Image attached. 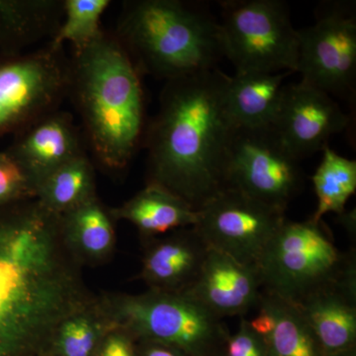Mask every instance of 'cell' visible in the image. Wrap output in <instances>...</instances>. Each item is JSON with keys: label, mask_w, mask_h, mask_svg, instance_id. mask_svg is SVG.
Wrapping results in <instances>:
<instances>
[{"label": "cell", "mask_w": 356, "mask_h": 356, "mask_svg": "<svg viewBox=\"0 0 356 356\" xmlns=\"http://www.w3.org/2000/svg\"><path fill=\"white\" fill-rule=\"evenodd\" d=\"M262 291L299 304L356 270L355 252L344 254L323 220H285L257 264Z\"/></svg>", "instance_id": "obj_6"}, {"label": "cell", "mask_w": 356, "mask_h": 356, "mask_svg": "<svg viewBox=\"0 0 356 356\" xmlns=\"http://www.w3.org/2000/svg\"><path fill=\"white\" fill-rule=\"evenodd\" d=\"M324 356L355 348L356 270L297 304Z\"/></svg>", "instance_id": "obj_16"}, {"label": "cell", "mask_w": 356, "mask_h": 356, "mask_svg": "<svg viewBox=\"0 0 356 356\" xmlns=\"http://www.w3.org/2000/svg\"><path fill=\"white\" fill-rule=\"evenodd\" d=\"M339 103L303 81L285 84L273 127L295 158L322 152L332 136L350 125Z\"/></svg>", "instance_id": "obj_12"}, {"label": "cell", "mask_w": 356, "mask_h": 356, "mask_svg": "<svg viewBox=\"0 0 356 356\" xmlns=\"http://www.w3.org/2000/svg\"><path fill=\"white\" fill-rule=\"evenodd\" d=\"M222 179L224 188L284 212L303 184L299 159L273 126H235L225 154Z\"/></svg>", "instance_id": "obj_8"}, {"label": "cell", "mask_w": 356, "mask_h": 356, "mask_svg": "<svg viewBox=\"0 0 356 356\" xmlns=\"http://www.w3.org/2000/svg\"><path fill=\"white\" fill-rule=\"evenodd\" d=\"M271 318L264 337L267 356H324L317 337L296 304L261 292L259 305Z\"/></svg>", "instance_id": "obj_21"}, {"label": "cell", "mask_w": 356, "mask_h": 356, "mask_svg": "<svg viewBox=\"0 0 356 356\" xmlns=\"http://www.w3.org/2000/svg\"><path fill=\"white\" fill-rule=\"evenodd\" d=\"M97 301L112 329L123 330L135 341L173 346L187 356L221 355L229 334L222 318L188 293H103Z\"/></svg>", "instance_id": "obj_5"}, {"label": "cell", "mask_w": 356, "mask_h": 356, "mask_svg": "<svg viewBox=\"0 0 356 356\" xmlns=\"http://www.w3.org/2000/svg\"><path fill=\"white\" fill-rule=\"evenodd\" d=\"M113 221L97 195L62 215L65 243L81 266H97L113 254Z\"/></svg>", "instance_id": "obj_20"}, {"label": "cell", "mask_w": 356, "mask_h": 356, "mask_svg": "<svg viewBox=\"0 0 356 356\" xmlns=\"http://www.w3.org/2000/svg\"><path fill=\"white\" fill-rule=\"evenodd\" d=\"M331 356H356L355 348H351V350L346 351H343V353H337V355Z\"/></svg>", "instance_id": "obj_31"}, {"label": "cell", "mask_w": 356, "mask_h": 356, "mask_svg": "<svg viewBox=\"0 0 356 356\" xmlns=\"http://www.w3.org/2000/svg\"><path fill=\"white\" fill-rule=\"evenodd\" d=\"M113 220H123L139 229L144 240L191 228L198 221V210L168 189L147 184L130 200L109 209Z\"/></svg>", "instance_id": "obj_17"}, {"label": "cell", "mask_w": 356, "mask_h": 356, "mask_svg": "<svg viewBox=\"0 0 356 356\" xmlns=\"http://www.w3.org/2000/svg\"><path fill=\"white\" fill-rule=\"evenodd\" d=\"M38 184L8 152H0V207L37 198Z\"/></svg>", "instance_id": "obj_26"}, {"label": "cell", "mask_w": 356, "mask_h": 356, "mask_svg": "<svg viewBox=\"0 0 356 356\" xmlns=\"http://www.w3.org/2000/svg\"><path fill=\"white\" fill-rule=\"evenodd\" d=\"M221 27L225 58L236 74L297 72L298 30L281 0H225Z\"/></svg>", "instance_id": "obj_7"}, {"label": "cell", "mask_w": 356, "mask_h": 356, "mask_svg": "<svg viewBox=\"0 0 356 356\" xmlns=\"http://www.w3.org/2000/svg\"><path fill=\"white\" fill-rule=\"evenodd\" d=\"M220 356H267L266 339L243 318L234 334H228Z\"/></svg>", "instance_id": "obj_27"}, {"label": "cell", "mask_w": 356, "mask_h": 356, "mask_svg": "<svg viewBox=\"0 0 356 356\" xmlns=\"http://www.w3.org/2000/svg\"><path fill=\"white\" fill-rule=\"evenodd\" d=\"M63 19V1L0 0V50L19 55L30 44L54 36Z\"/></svg>", "instance_id": "obj_19"}, {"label": "cell", "mask_w": 356, "mask_h": 356, "mask_svg": "<svg viewBox=\"0 0 356 356\" xmlns=\"http://www.w3.org/2000/svg\"><path fill=\"white\" fill-rule=\"evenodd\" d=\"M96 356H136V341L128 332L113 327L103 339Z\"/></svg>", "instance_id": "obj_28"}, {"label": "cell", "mask_w": 356, "mask_h": 356, "mask_svg": "<svg viewBox=\"0 0 356 356\" xmlns=\"http://www.w3.org/2000/svg\"><path fill=\"white\" fill-rule=\"evenodd\" d=\"M136 356H187L181 350L166 344L154 341H138Z\"/></svg>", "instance_id": "obj_29"}, {"label": "cell", "mask_w": 356, "mask_h": 356, "mask_svg": "<svg viewBox=\"0 0 356 356\" xmlns=\"http://www.w3.org/2000/svg\"><path fill=\"white\" fill-rule=\"evenodd\" d=\"M292 72H245L229 76L227 104L232 120L240 127L273 126L284 81Z\"/></svg>", "instance_id": "obj_18"}, {"label": "cell", "mask_w": 356, "mask_h": 356, "mask_svg": "<svg viewBox=\"0 0 356 356\" xmlns=\"http://www.w3.org/2000/svg\"><path fill=\"white\" fill-rule=\"evenodd\" d=\"M301 81L332 98L355 102L356 7L355 1L318 4L315 23L298 30Z\"/></svg>", "instance_id": "obj_9"}, {"label": "cell", "mask_w": 356, "mask_h": 356, "mask_svg": "<svg viewBox=\"0 0 356 356\" xmlns=\"http://www.w3.org/2000/svg\"><path fill=\"white\" fill-rule=\"evenodd\" d=\"M144 241L139 278L149 290L188 291L197 280L210 248L197 229H180Z\"/></svg>", "instance_id": "obj_13"}, {"label": "cell", "mask_w": 356, "mask_h": 356, "mask_svg": "<svg viewBox=\"0 0 356 356\" xmlns=\"http://www.w3.org/2000/svg\"><path fill=\"white\" fill-rule=\"evenodd\" d=\"M62 216L37 198L0 207V356H44L58 325L92 294Z\"/></svg>", "instance_id": "obj_1"}, {"label": "cell", "mask_w": 356, "mask_h": 356, "mask_svg": "<svg viewBox=\"0 0 356 356\" xmlns=\"http://www.w3.org/2000/svg\"><path fill=\"white\" fill-rule=\"evenodd\" d=\"M96 195L95 168L86 153L44 175L37 191L42 205L60 216Z\"/></svg>", "instance_id": "obj_22"}, {"label": "cell", "mask_w": 356, "mask_h": 356, "mask_svg": "<svg viewBox=\"0 0 356 356\" xmlns=\"http://www.w3.org/2000/svg\"><path fill=\"white\" fill-rule=\"evenodd\" d=\"M228 81L216 67L166 81L145 134L147 184L195 210L224 189L225 154L236 126L227 104Z\"/></svg>", "instance_id": "obj_2"}, {"label": "cell", "mask_w": 356, "mask_h": 356, "mask_svg": "<svg viewBox=\"0 0 356 356\" xmlns=\"http://www.w3.org/2000/svg\"><path fill=\"white\" fill-rule=\"evenodd\" d=\"M323 158L312 177L317 196V208L311 219L318 222L325 215H339L356 191V161L344 158L329 146L322 151Z\"/></svg>", "instance_id": "obj_24"}, {"label": "cell", "mask_w": 356, "mask_h": 356, "mask_svg": "<svg viewBox=\"0 0 356 356\" xmlns=\"http://www.w3.org/2000/svg\"><path fill=\"white\" fill-rule=\"evenodd\" d=\"M339 216V222L350 236H355L356 232V212L355 209L344 211Z\"/></svg>", "instance_id": "obj_30"}, {"label": "cell", "mask_w": 356, "mask_h": 356, "mask_svg": "<svg viewBox=\"0 0 356 356\" xmlns=\"http://www.w3.org/2000/svg\"><path fill=\"white\" fill-rule=\"evenodd\" d=\"M70 86L64 49L50 44L0 63V137L17 134L58 109Z\"/></svg>", "instance_id": "obj_10"}, {"label": "cell", "mask_w": 356, "mask_h": 356, "mask_svg": "<svg viewBox=\"0 0 356 356\" xmlns=\"http://www.w3.org/2000/svg\"><path fill=\"white\" fill-rule=\"evenodd\" d=\"M110 6V0H64L63 19L49 44L60 49L70 43L76 53L95 43L105 32L102 18Z\"/></svg>", "instance_id": "obj_25"}, {"label": "cell", "mask_w": 356, "mask_h": 356, "mask_svg": "<svg viewBox=\"0 0 356 356\" xmlns=\"http://www.w3.org/2000/svg\"><path fill=\"white\" fill-rule=\"evenodd\" d=\"M217 356H220V355H217Z\"/></svg>", "instance_id": "obj_33"}, {"label": "cell", "mask_w": 356, "mask_h": 356, "mask_svg": "<svg viewBox=\"0 0 356 356\" xmlns=\"http://www.w3.org/2000/svg\"><path fill=\"white\" fill-rule=\"evenodd\" d=\"M261 292L257 267L245 266L209 248L197 280L185 293L222 320L245 315L257 307Z\"/></svg>", "instance_id": "obj_14"}, {"label": "cell", "mask_w": 356, "mask_h": 356, "mask_svg": "<svg viewBox=\"0 0 356 356\" xmlns=\"http://www.w3.org/2000/svg\"><path fill=\"white\" fill-rule=\"evenodd\" d=\"M44 356H53V355H51L50 353H47V355H44Z\"/></svg>", "instance_id": "obj_32"}, {"label": "cell", "mask_w": 356, "mask_h": 356, "mask_svg": "<svg viewBox=\"0 0 356 356\" xmlns=\"http://www.w3.org/2000/svg\"><path fill=\"white\" fill-rule=\"evenodd\" d=\"M140 72L115 35L74 53L69 95L91 151L105 170H126L144 144L146 98Z\"/></svg>", "instance_id": "obj_3"}, {"label": "cell", "mask_w": 356, "mask_h": 356, "mask_svg": "<svg viewBox=\"0 0 356 356\" xmlns=\"http://www.w3.org/2000/svg\"><path fill=\"white\" fill-rule=\"evenodd\" d=\"M111 325L98 305L97 296L58 325L48 353L53 356H96Z\"/></svg>", "instance_id": "obj_23"}, {"label": "cell", "mask_w": 356, "mask_h": 356, "mask_svg": "<svg viewBox=\"0 0 356 356\" xmlns=\"http://www.w3.org/2000/svg\"><path fill=\"white\" fill-rule=\"evenodd\" d=\"M6 152L38 182L51 170L84 153L72 114L60 109L15 134Z\"/></svg>", "instance_id": "obj_15"}, {"label": "cell", "mask_w": 356, "mask_h": 356, "mask_svg": "<svg viewBox=\"0 0 356 356\" xmlns=\"http://www.w3.org/2000/svg\"><path fill=\"white\" fill-rule=\"evenodd\" d=\"M115 36L140 74L166 81L216 69L225 58L219 20L181 0L125 2Z\"/></svg>", "instance_id": "obj_4"}, {"label": "cell", "mask_w": 356, "mask_h": 356, "mask_svg": "<svg viewBox=\"0 0 356 356\" xmlns=\"http://www.w3.org/2000/svg\"><path fill=\"white\" fill-rule=\"evenodd\" d=\"M287 218L284 211L224 188L198 210L197 229L208 247L257 266L266 245Z\"/></svg>", "instance_id": "obj_11"}]
</instances>
